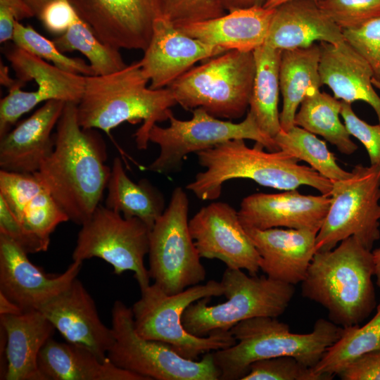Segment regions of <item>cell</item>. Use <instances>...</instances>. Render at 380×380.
Instances as JSON below:
<instances>
[{
  "instance_id": "1",
  "label": "cell",
  "mask_w": 380,
  "mask_h": 380,
  "mask_svg": "<svg viewBox=\"0 0 380 380\" xmlns=\"http://www.w3.org/2000/svg\"><path fill=\"white\" fill-rule=\"evenodd\" d=\"M77 105L65 103L56 126L53 151L34 174L69 220L82 225L100 205L111 167L106 164L102 136L79 124Z\"/></svg>"
},
{
  "instance_id": "2",
  "label": "cell",
  "mask_w": 380,
  "mask_h": 380,
  "mask_svg": "<svg viewBox=\"0 0 380 380\" xmlns=\"http://www.w3.org/2000/svg\"><path fill=\"white\" fill-rule=\"evenodd\" d=\"M148 82L139 61L111 74L85 76L77 105L79 124L109 135L123 122H142L134 134L135 141L138 148L146 149L152 127L168 120L171 108L177 104L169 87L153 89L146 87Z\"/></svg>"
},
{
  "instance_id": "3",
  "label": "cell",
  "mask_w": 380,
  "mask_h": 380,
  "mask_svg": "<svg viewBox=\"0 0 380 380\" xmlns=\"http://www.w3.org/2000/svg\"><path fill=\"white\" fill-rule=\"evenodd\" d=\"M261 144L248 147L244 139H236L196 153L200 172L186 188L201 200H216L223 184L234 179H248L278 190L308 186L330 196L333 182L310 166L281 151H265Z\"/></svg>"
},
{
  "instance_id": "4",
  "label": "cell",
  "mask_w": 380,
  "mask_h": 380,
  "mask_svg": "<svg viewBox=\"0 0 380 380\" xmlns=\"http://www.w3.org/2000/svg\"><path fill=\"white\" fill-rule=\"evenodd\" d=\"M371 250L350 236L329 251H317L301 281V294L328 312L341 327L358 325L376 307Z\"/></svg>"
},
{
  "instance_id": "5",
  "label": "cell",
  "mask_w": 380,
  "mask_h": 380,
  "mask_svg": "<svg viewBox=\"0 0 380 380\" xmlns=\"http://www.w3.org/2000/svg\"><path fill=\"white\" fill-rule=\"evenodd\" d=\"M341 330L329 319L319 318L310 332L297 334L277 317H255L230 329L235 344L212 353L221 380H242L253 362L275 357H293L314 367L339 338Z\"/></svg>"
},
{
  "instance_id": "6",
  "label": "cell",
  "mask_w": 380,
  "mask_h": 380,
  "mask_svg": "<svg viewBox=\"0 0 380 380\" xmlns=\"http://www.w3.org/2000/svg\"><path fill=\"white\" fill-rule=\"evenodd\" d=\"M227 300L209 305L211 297L191 303L182 322L192 335L205 337L230 331L238 323L255 317H278L287 309L295 293L294 285L267 276L248 275L243 270L228 268L221 281Z\"/></svg>"
},
{
  "instance_id": "7",
  "label": "cell",
  "mask_w": 380,
  "mask_h": 380,
  "mask_svg": "<svg viewBox=\"0 0 380 380\" xmlns=\"http://www.w3.org/2000/svg\"><path fill=\"white\" fill-rule=\"evenodd\" d=\"M222 295L224 287L215 280L173 295L153 283L141 290V298L131 308L135 329L144 338L168 344L182 357L198 360L201 355L228 348L236 341L230 331H220L205 337L191 334L182 324L183 312L199 299Z\"/></svg>"
},
{
  "instance_id": "8",
  "label": "cell",
  "mask_w": 380,
  "mask_h": 380,
  "mask_svg": "<svg viewBox=\"0 0 380 380\" xmlns=\"http://www.w3.org/2000/svg\"><path fill=\"white\" fill-rule=\"evenodd\" d=\"M255 71L253 51L229 50L191 68L168 87L185 110L201 108L232 120L249 107Z\"/></svg>"
},
{
  "instance_id": "9",
  "label": "cell",
  "mask_w": 380,
  "mask_h": 380,
  "mask_svg": "<svg viewBox=\"0 0 380 380\" xmlns=\"http://www.w3.org/2000/svg\"><path fill=\"white\" fill-rule=\"evenodd\" d=\"M114 341L107 357L117 367L146 380H219L213 353L200 360L186 359L165 343L146 339L137 332L131 308L116 300L112 308Z\"/></svg>"
},
{
  "instance_id": "10",
  "label": "cell",
  "mask_w": 380,
  "mask_h": 380,
  "mask_svg": "<svg viewBox=\"0 0 380 380\" xmlns=\"http://www.w3.org/2000/svg\"><path fill=\"white\" fill-rule=\"evenodd\" d=\"M191 112L190 120H182L171 111L168 127H163L157 124L152 127L148 141L158 145L160 151L146 167L148 170L162 175L177 172L186 155L236 139L253 140L270 151L279 150L274 139L260 129L249 111L240 122L221 120L201 108Z\"/></svg>"
},
{
  "instance_id": "11",
  "label": "cell",
  "mask_w": 380,
  "mask_h": 380,
  "mask_svg": "<svg viewBox=\"0 0 380 380\" xmlns=\"http://www.w3.org/2000/svg\"><path fill=\"white\" fill-rule=\"evenodd\" d=\"M189 206L186 191L176 187L168 205L151 229L148 274L170 295L199 284L206 277L189 232Z\"/></svg>"
},
{
  "instance_id": "12",
  "label": "cell",
  "mask_w": 380,
  "mask_h": 380,
  "mask_svg": "<svg viewBox=\"0 0 380 380\" xmlns=\"http://www.w3.org/2000/svg\"><path fill=\"white\" fill-rule=\"evenodd\" d=\"M346 179L333 182L331 204L316 237L317 251L356 238L371 250L380 239V167L357 164Z\"/></svg>"
},
{
  "instance_id": "13",
  "label": "cell",
  "mask_w": 380,
  "mask_h": 380,
  "mask_svg": "<svg viewBox=\"0 0 380 380\" xmlns=\"http://www.w3.org/2000/svg\"><path fill=\"white\" fill-rule=\"evenodd\" d=\"M80 230L72 260L101 258L120 275L134 272L140 289L150 285L144 258L148 253L151 229L137 217L126 218L99 205Z\"/></svg>"
},
{
  "instance_id": "14",
  "label": "cell",
  "mask_w": 380,
  "mask_h": 380,
  "mask_svg": "<svg viewBox=\"0 0 380 380\" xmlns=\"http://www.w3.org/2000/svg\"><path fill=\"white\" fill-rule=\"evenodd\" d=\"M78 16L104 44L144 51L164 0H68Z\"/></svg>"
},
{
  "instance_id": "15",
  "label": "cell",
  "mask_w": 380,
  "mask_h": 380,
  "mask_svg": "<svg viewBox=\"0 0 380 380\" xmlns=\"http://www.w3.org/2000/svg\"><path fill=\"white\" fill-rule=\"evenodd\" d=\"M189 228L201 258L220 260L250 275L258 273L260 255L229 203L213 201L202 207L189 220Z\"/></svg>"
},
{
  "instance_id": "16",
  "label": "cell",
  "mask_w": 380,
  "mask_h": 380,
  "mask_svg": "<svg viewBox=\"0 0 380 380\" xmlns=\"http://www.w3.org/2000/svg\"><path fill=\"white\" fill-rule=\"evenodd\" d=\"M82 262L72 260L62 274H46L13 239L0 233V293L23 312L39 310L70 285Z\"/></svg>"
},
{
  "instance_id": "17",
  "label": "cell",
  "mask_w": 380,
  "mask_h": 380,
  "mask_svg": "<svg viewBox=\"0 0 380 380\" xmlns=\"http://www.w3.org/2000/svg\"><path fill=\"white\" fill-rule=\"evenodd\" d=\"M139 61L149 87H168L198 61L220 55L226 49L204 43L178 30L164 15L154 23L153 34Z\"/></svg>"
},
{
  "instance_id": "18",
  "label": "cell",
  "mask_w": 380,
  "mask_h": 380,
  "mask_svg": "<svg viewBox=\"0 0 380 380\" xmlns=\"http://www.w3.org/2000/svg\"><path fill=\"white\" fill-rule=\"evenodd\" d=\"M330 204V196L305 195L297 189L256 193L243 198L238 214L244 228L285 227L318 232Z\"/></svg>"
},
{
  "instance_id": "19",
  "label": "cell",
  "mask_w": 380,
  "mask_h": 380,
  "mask_svg": "<svg viewBox=\"0 0 380 380\" xmlns=\"http://www.w3.org/2000/svg\"><path fill=\"white\" fill-rule=\"evenodd\" d=\"M67 342L82 346L101 360L114 341L111 328L101 320L94 299L77 279L39 309Z\"/></svg>"
},
{
  "instance_id": "20",
  "label": "cell",
  "mask_w": 380,
  "mask_h": 380,
  "mask_svg": "<svg viewBox=\"0 0 380 380\" xmlns=\"http://www.w3.org/2000/svg\"><path fill=\"white\" fill-rule=\"evenodd\" d=\"M0 197L25 232L44 251L49 248L51 234L56 228L69 221L34 174L0 170Z\"/></svg>"
},
{
  "instance_id": "21",
  "label": "cell",
  "mask_w": 380,
  "mask_h": 380,
  "mask_svg": "<svg viewBox=\"0 0 380 380\" xmlns=\"http://www.w3.org/2000/svg\"><path fill=\"white\" fill-rule=\"evenodd\" d=\"M65 102L51 99L0 139V169L34 174L54 148V134Z\"/></svg>"
},
{
  "instance_id": "22",
  "label": "cell",
  "mask_w": 380,
  "mask_h": 380,
  "mask_svg": "<svg viewBox=\"0 0 380 380\" xmlns=\"http://www.w3.org/2000/svg\"><path fill=\"white\" fill-rule=\"evenodd\" d=\"M245 230L260 255V269L266 276L293 285L301 283L317 252V232L279 227Z\"/></svg>"
},
{
  "instance_id": "23",
  "label": "cell",
  "mask_w": 380,
  "mask_h": 380,
  "mask_svg": "<svg viewBox=\"0 0 380 380\" xmlns=\"http://www.w3.org/2000/svg\"><path fill=\"white\" fill-rule=\"evenodd\" d=\"M343 30L312 0H291L274 8L264 44L281 51L305 48L315 42L344 41Z\"/></svg>"
},
{
  "instance_id": "24",
  "label": "cell",
  "mask_w": 380,
  "mask_h": 380,
  "mask_svg": "<svg viewBox=\"0 0 380 380\" xmlns=\"http://www.w3.org/2000/svg\"><path fill=\"white\" fill-rule=\"evenodd\" d=\"M319 46L322 85L328 86L341 101L367 103L380 123V96L374 89V72L369 63L346 40L336 44L319 42Z\"/></svg>"
},
{
  "instance_id": "25",
  "label": "cell",
  "mask_w": 380,
  "mask_h": 380,
  "mask_svg": "<svg viewBox=\"0 0 380 380\" xmlns=\"http://www.w3.org/2000/svg\"><path fill=\"white\" fill-rule=\"evenodd\" d=\"M274 11L237 9L208 20L174 25L191 37L227 51H253L265 44Z\"/></svg>"
},
{
  "instance_id": "26",
  "label": "cell",
  "mask_w": 380,
  "mask_h": 380,
  "mask_svg": "<svg viewBox=\"0 0 380 380\" xmlns=\"http://www.w3.org/2000/svg\"><path fill=\"white\" fill-rule=\"evenodd\" d=\"M6 335V380H45L37 360L55 328L39 310L18 315H0Z\"/></svg>"
},
{
  "instance_id": "27",
  "label": "cell",
  "mask_w": 380,
  "mask_h": 380,
  "mask_svg": "<svg viewBox=\"0 0 380 380\" xmlns=\"http://www.w3.org/2000/svg\"><path fill=\"white\" fill-rule=\"evenodd\" d=\"M37 363L45 380H146L117 367L108 357L101 360L86 347L52 337L40 350Z\"/></svg>"
},
{
  "instance_id": "28",
  "label": "cell",
  "mask_w": 380,
  "mask_h": 380,
  "mask_svg": "<svg viewBox=\"0 0 380 380\" xmlns=\"http://www.w3.org/2000/svg\"><path fill=\"white\" fill-rule=\"evenodd\" d=\"M320 49L315 44L305 48L282 51L279 87L283 106L279 114L282 130L295 125V116L304 99L322 85L319 72Z\"/></svg>"
},
{
  "instance_id": "29",
  "label": "cell",
  "mask_w": 380,
  "mask_h": 380,
  "mask_svg": "<svg viewBox=\"0 0 380 380\" xmlns=\"http://www.w3.org/2000/svg\"><path fill=\"white\" fill-rule=\"evenodd\" d=\"M4 54L17 79L26 83L34 80L41 103L51 99L78 104L82 96L85 76L64 71L14 44Z\"/></svg>"
},
{
  "instance_id": "30",
  "label": "cell",
  "mask_w": 380,
  "mask_h": 380,
  "mask_svg": "<svg viewBox=\"0 0 380 380\" xmlns=\"http://www.w3.org/2000/svg\"><path fill=\"white\" fill-rule=\"evenodd\" d=\"M106 189V208L126 218L137 217L151 229L166 208L163 193L146 178L133 182L119 157L113 159Z\"/></svg>"
},
{
  "instance_id": "31",
  "label": "cell",
  "mask_w": 380,
  "mask_h": 380,
  "mask_svg": "<svg viewBox=\"0 0 380 380\" xmlns=\"http://www.w3.org/2000/svg\"><path fill=\"white\" fill-rule=\"evenodd\" d=\"M281 52L266 44L253 51L255 71L248 111L272 139L281 130L278 109Z\"/></svg>"
},
{
  "instance_id": "32",
  "label": "cell",
  "mask_w": 380,
  "mask_h": 380,
  "mask_svg": "<svg viewBox=\"0 0 380 380\" xmlns=\"http://www.w3.org/2000/svg\"><path fill=\"white\" fill-rule=\"evenodd\" d=\"M341 101L320 90L307 96L297 111L294 123L320 135L341 153L350 155L357 146L340 119Z\"/></svg>"
},
{
  "instance_id": "33",
  "label": "cell",
  "mask_w": 380,
  "mask_h": 380,
  "mask_svg": "<svg viewBox=\"0 0 380 380\" xmlns=\"http://www.w3.org/2000/svg\"><path fill=\"white\" fill-rule=\"evenodd\" d=\"M376 310L363 326L342 327L339 338L312 367L317 374L334 377L359 357L380 349V300Z\"/></svg>"
},
{
  "instance_id": "34",
  "label": "cell",
  "mask_w": 380,
  "mask_h": 380,
  "mask_svg": "<svg viewBox=\"0 0 380 380\" xmlns=\"http://www.w3.org/2000/svg\"><path fill=\"white\" fill-rule=\"evenodd\" d=\"M274 140L279 150L308 163L310 167L332 182L346 179L351 174L338 165L325 141L299 126L294 125L286 131L281 129Z\"/></svg>"
},
{
  "instance_id": "35",
  "label": "cell",
  "mask_w": 380,
  "mask_h": 380,
  "mask_svg": "<svg viewBox=\"0 0 380 380\" xmlns=\"http://www.w3.org/2000/svg\"><path fill=\"white\" fill-rule=\"evenodd\" d=\"M53 42L62 53L81 52L89 60L95 75L111 74L127 65L119 49L102 42L78 15L68 30Z\"/></svg>"
},
{
  "instance_id": "36",
  "label": "cell",
  "mask_w": 380,
  "mask_h": 380,
  "mask_svg": "<svg viewBox=\"0 0 380 380\" xmlns=\"http://www.w3.org/2000/svg\"><path fill=\"white\" fill-rule=\"evenodd\" d=\"M12 41L20 48L50 61L57 68L74 74L95 75L90 65L80 58H71L58 50L53 41L38 33L30 25L25 26L16 21Z\"/></svg>"
},
{
  "instance_id": "37",
  "label": "cell",
  "mask_w": 380,
  "mask_h": 380,
  "mask_svg": "<svg viewBox=\"0 0 380 380\" xmlns=\"http://www.w3.org/2000/svg\"><path fill=\"white\" fill-rule=\"evenodd\" d=\"M317 374L312 367L290 356L275 357L253 362L242 380H331Z\"/></svg>"
},
{
  "instance_id": "38",
  "label": "cell",
  "mask_w": 380,
  "mask_h": 380,
  "mask_svg": "<svg viewBox=\"0 0 380 380\" xmlns=\"http://www.w3.org/2000/svg\"><path fill=\"white\" fill-rule=\"evenodd\" d=\"M317 4L342 30L380 17V0H319Z\"/></svg>"
},
{
  "instance_id": "39",
  "label": "cell",
  "mask_w": 380,
  "mask_h": 380,
  "mask_svg": "<svg viewBox=\"0 0 380 380\" xmlns=\"http://www.w3.org/2000/svg\"><path fill=\"white\" fill-rule=\"evenodd\" d=\"M343 33L345 40L369 63L374 78L380 80V17Z\"/></svg>"
},
{
  "instance_id": "40",
  "label": "cell",
  "mask_w": 380,
  "mask_h": 380,
  "mask_svg": "<svg viewBox=\"0 0 380 380\" xmlns=\"http://www.w3.org/2000/svg\"><path fill=\"white\" fill-rule=\"evenodd\" d=\"M225 13L220 0H164L163 15L174 24L208 20Z\"/></svg>"
},
{
  "instance_id": "41",
  "label": "cell",
  "mask_w": 380,
  "mask_h": 380,
  "mask_svg": "<svg viewBox=\"0 0 380 380\" xmlns=\"http://www.w3.org/2000/svg\"><path fill=\"white\" fill-rule=\"evenodd\" d=\"M341 115L350 134L364 146L370 165L380 167V123L370 125L353 111L351 103L341 101Z\"/></svg>"
},
{
  "instance_id": "42",
  "label": "cell",
  "mask_w": 380,
  "mask_h": 380,
  "mask_svg": "<svg viewBox=\"0 0 380 380\" xmlns=\"http://www.w3.org/2000/svg\"><path fill=\"white\" fill-rule=\"evenodd\" d=\"M77 17L68 0H52L42 8L37 18L49 32L59 36L68 30Z\"/></svg>"
},
{
  "instance_id": "43",
  "label": "cell",
  "mask_w": 380,
  "mask_h": 380,
  "mask_svg": "<svg viewBox=\"0 0 380 380\" xmlns=\"http://www.w3.org/2000/svg\"><path fill=\"white\" fill-rule=\"evenodd\" d=\"M0 233L13 239L27 254L44 252L42 246L25 232L1 197Z\"/></svg>"
},
{
  "instance_id": "44",
  "label": "cell",
  "mask_w": 380,
  "mask_h": 380,
  "mask_svg": "<svg viewBox=\"0 0 380 380\" xmlns=\"http://www.w3.org/2000/svg\"><path fill=\"white\" fill-rule=\"evenodd\" d=\"M35 16L25 0H0V42L12 40L16 21Z\"/></svg>"
},
{
  "instance_id": "45",
  "label": "cell",
  "mask_w": 380,
  "mask_h": 380,
  "mask_svg": "<svg viewBox=\"0 0 380 380\" xmlns=\"http://www.w3.org/2000/svg\"><path fill=\"white\" fill-rule=\"evenodd\" d=\"M338 376L342 380H380V349L359 357Z\"/></svg>"
},
{
  "instance_id": "46",
  "label": "cell",
  "mask_w": 380,
  "mask_h": 380,
  "mask_svg": "<svg viewBox=\"0 0 380 380\" xmlns=\"http://www.w3.org/2000/svg\"><path fill=\"white\" fill-rule=\"evenodd\" d=\"M225 11L263 7L267 0H220Z\"/></svg>"
},
{
  "instance_id": "47",
  "label": "cell",
  "mask_w": 380,
  "mask_h": 380,
  "mask_svg": "<svg viewBox=\"0 0 380 380\" xmlns=\"http://www.w3.org/2000/svg\"><path fill=\"white\" fill-rule=\"evenodd\" d=\"M23 312L16 304L0 293V315H18Z\"/></svg>"
},
{
  "instance_id": "48",
  "label": "cell",
  "mask_w": 380,
  "mask_h": 380,
  "mask_svg": "<svg viewBox=\"0 0 380 380\" xmlns=\"http://www.w3.org/2000/svg\"><path fill=\"white\" fill-rule=\"evenodd\" d=\"M0 82L2 85L7 87L8 89L17 85L23 87L25 84V83L18 79L13 80L11 78L9 75L8 67L4 65L1 61L0 65Z\"/></svg>"
},
{
  "instance_id": "49",
  "label": "cell",
  "mask_w": 380,
  "mask_h": 380,
  "mask_svg": "<svg viewBox=\"0 0 380 380\" xmlns=\"http://www.w3.org/2000/svg\"><path fill=\"white\" fill-rule=\"evenodd\" d=\"M374 263V277L376 284L380 288V247L372 251Z\"/></svg>"
},
{
  "instance_id": "50",
  "label": "cell",
  "mask_w": 380,
  "mask_h": 380,
  "mask_svg": "<svg viewBox=\"0 0 380 380\" xmlns=\"http://www.w3.org/2000/svg\"><path fill=\"white\" fill-rule=\"evenodd\" d=\"M34 11L35 16L38 17L42 8L52 0H25Z\"/></svg>"
},
{
  "instance_id": "51",
  "label": "cell",
  "mask_w": 380,
  "mask_h": 380,
  "mask_svg": "<svg viewBox=\"0 0 380 380\" xmlns=\"http://www.w3.org/2000/svg\"><path fill=\"white\" fill-rule=\"evenodd\" d=\"M289 1L291 0H267L263 7L266 8L274 9L277 6ZM312 1L317 2L319 0Z\"/></svg>"
},
{
  "instance_id": "52",
  "label": "cell",
  "mask_w": 380,
  "mask_h": 380,
  "mask_svg": "<svg viewBox=\"0 0 380 380\" xmlns=\"http://www.w3.org/2000/svg\"><path fill=\"white\" fill-rule=\"evenodd\" d=\"M372 82L374 87L380 90V80H377L373 77Z\"/></svg>"
}]
</instances>
